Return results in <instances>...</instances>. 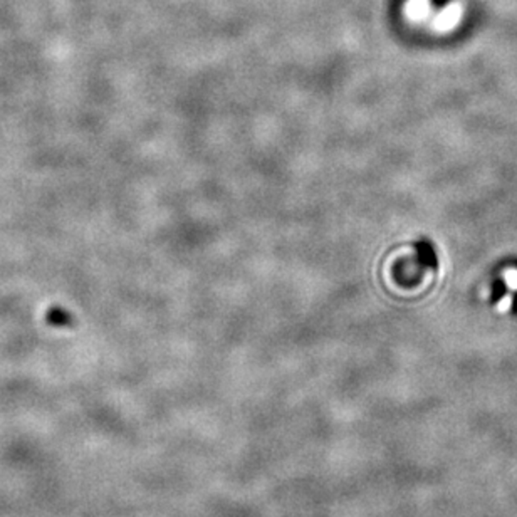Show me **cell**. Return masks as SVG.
<instances>
[{
	"label": "cell",
	"instance_id": "6da1fadb",
	"mask_svg": "<svg viewBox=\"0 0 517 517\" xmlns=\"http://www.w3.org/2000/svg\"><path fill=\"white\" fill-rule=\"evenodd\" d=\"M46 321L47 325L52 326V328H71L72 322H74V318L69 311H66L64 308H51L46 313Z\"/></svg>",
	"mask_w": 517,
	"mask_h": 517
},
{
	"label": "cell",
	"instance_id": "7a4b0ae2",
	"mask_svg": "<svg viewBox=\"0 0 517 517\" xmlns=\"http://www.w3.org/2000/svg\"><path fill=\"white\" fill-rule=\"evenodd\" d=\"M506 279L511 288L517 289V270H509V272L506 274Z\"/></svg>",
	"mask_w": 517,
	"mask_h": 517
}]
</instances>
